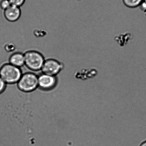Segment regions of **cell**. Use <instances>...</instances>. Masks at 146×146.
<instances>
[{"instance_id":"6da1fadb","label":"cell","mask_w":146,"mask_h":146,"mask_svg":"<svg viewBox=\"0 0 146 146\" xmlns=\"http://www.w3.org/2000/svg\"><path fill=\"white\" fill-rule=\"evenodd\" d=\"M22 74L21 68L8 62L3 64L0 67V77L6 84L18 83Z\"/></svg>"},{"instance_id":"7a4b0ae2","label":"cell","mask_w":146,"mask_h":146,"mask_svg":"<svg viewBox=\"0 0 146 146\" xmlns=\"http://www.w3.org/2000/svg\"><path fill=\"white\" fill-rule=\"evenodd\" d=\"M25 57V65L31 71H41L45 58L39 51L31 50L24 53Z\"/></svg>"},{"instance_id":"3957f363","label":"cell","mask_w":146,"mask_h":146,"mask_svg":"<svg viewBox=\"0 0 146 146\" xmlns=\"http://www.w3.org/2000/svg\"><path fill=\"white\" fill-rule=\"evenodd\" d=\"M17 83L21 91L31 92L38 87V76L33 72L25 73L22 74Z\"/></svg>"},{"instance_id":"277c9868","label":"cell","mask_w":146,"mask_h":146,"mask_svg":"<svg viewBox=\"0 0 146 146\" xmlns=\"http://www.w3.org/2000/svg\"><path fill=\"white\" fill-rule=\"evenodd\" d=\"M65 67L63 63L54 58L45 60L41 71L43 73L48 75H56L62 71Z\"/></svg>"},{"instance_id":"5b68a950","label":"cell","mask_w":146,"mask_h":146,"mask_svg":"<svg viewBox=\"0 0 146 146\" xmlns=\"http://www.w3.org/2000/svg\"><path fill=\"white\" fill-rule=\"evenodd\" d=\"M38 87L43 90H50L54 88L56 85V76L42 73L38 76Z\"/></svg>"},{"instance_id":"8992f818","label":"cell","mask_w":146,"mask_h":146,"mask_svg":"<svg viewBox=\"0 0 146 146\" xmlns=\"http://www.w3.org/2000/svg\"><path fill=\"white\" fill-rule=\"evenodd\" d=\"M21 7L11 5L4 11V16L7 21L14 22L21 18Z\"/></svg>"},{"instance_id":"52a82bcc","label":"cell","mask_w":146,"mask_h":146,"mask_svg":"<svg viewBox=\"0 0 146 146\" xmlns=\"http://www.w3.org/2000/svg\"><path fill=\"white\" fill-rule=\"evenodd\" d=\"M8 63L14 66L21 68L25 65V57L24 53L16 52L10 56Z\"/></svg>"},{"instance_id":"ba28073f","label":"cell","mask_w":146,"mask_h":146,"mask_svg":"<svg viewBox=\"0 0 146 146\" xmlns=\"http://www.w3.org/2000/svg\"><path fill=\"white\" fill-rule=\"evenodd\" d=\"M124 5L128 8H134L140 6L143 0H122Z\"/></svg>"},{"instance_id":"9c48e42d","label":"cell","mask_w":146,"mask_h":146,"mask_svg":"<svg viewBox=\"0 0 146 146\" xmlns=\"http://www.w3.org/2000/svg\"><path fill=\"white\" fill-rule=\"evenodd\" d=\"M11 5L21 7L25 3L26 0H8Z\"/></svg>"},{"instance_id":"30bf717a","label":"cell","mask_w":146,"mask_h":146,"mask_svg":"<svg viewBox=\"0 0 146 146\" xmlns=\"http://www.w3.org/2000/svg\"><path fill=\"white\" fill-rule=\"evenodd\" d=\"M11 4L8 0H1L0 2V7L4 11L11 6Z\"/></svg>"},{"instance_id":"8fae6325","label":"cell","mask_w":146,"mask_h":146,"mask_svg":"<svg viewBox=\"0 0 146 146\" xmlns=\"http://www.w3.org/2000/svg\"><path fill=\"white\" fill-rule=\"evenodd\" d=\"M6 84L3 80L0 77V94L5 90Z\"/></svg>"},{"instance_id":"7c38bea8","label":"cell","mask_w":146,"mask_h":146,"mask_svg":"<svg viewBox=\"0 0 146 146\" xmlns=\"http://www.w3.org/2000/svg\"><path fill=\"white\" fill-rule=\"evenodd\" d=\"M5 49L7 51L11 52L12 51H14L15 50V46L12 43L7 44L5 46Z\"/></svg>"},{"instance_id":"4fadbf2b","label":"cell","mask_w":146,"mask_h":146,"mask_svg":"<svg viewBox=\"0 0 146 146\" xmlns=\"http://www.w3.org/2000/svg\"><path fill=\"white\" fill-rule=\"evenodd\" d=\"M139 146H146V141H143L142 143H141Z\"/></svg>"},{"instance_id":"5bb4252c","label":"cell","mask_w":146,"mask_h":146,"mask_svg":"<svg viewBox=\"0 0 146 146\" xmlns=\"http://www.w3.org/2000/svg\"><path fill=\"white\" fill-rule=\"evenodd\" d=\"M144 2H145L146 3V0H143Z\"/></svg>"}]
</instances>
